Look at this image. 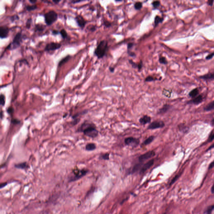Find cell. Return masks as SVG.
<instances>
[{
    "label": "cell",
    "instance_id": "cell-53",
    "mask_svg": "<svg viewBox=\"0 0 214 214\" xmlns=\"http://www.w3.org/2000/svg\"><path fill=\"white\" fill-rule=\"evenodd\" d=\"M109 70L110 72H111V73H113L114 71H115V68L113 67H109Z\"/></svg>",
    "mask_w": 214,
    "mask_h": 214
},
{
    "label": "cell",
    "instance_id": "cell-41",
    "mask_svg": "<svg viewBox=\"0 0 214 214\" xmlns=\"http://www.w3.org/2000/svg\"><path fill=\"white\" fill-rule=\"evenodd\" d=\"M127 53L128 54V55H129L130 57H135L136 55L135 52L131 51H127Z\"/></svg>",
    "mask_w": 214,
    "mask_h": 214
},
{
    "label": "cell",
    "instance_id": "cell-44",
    "mask_svg": "<svg viewBox=\"0 0 214 214\" xmlns=\"http://www.w3.org/2000/svg\"><path fill=\"white\" fill-rule=\"evenodd\" d=\"M179 175H176V176L172 179V181L171 182V183H170V185H172V184H174V183L179 178Z\"/></svg>",
    "mask_w": 214,
    "mask_h": 214
},
{
    "label": "cell",
    "instance_id": "cell-34",
    "mask_svg": "<svg viewBox=\"0 0 214 214\" xmlns=\"http://www.w3.org/2000/svg\"><path fill=\"white\" fill-rule=\"evenodd\" d=\"M109 157H110V154L108 153L103 154L102 155H101V158L102 159H104V160H109V158H110Z\"/></svg>",
    "mask_w": 214,
    "mask_h": 214
},
{
    "label": "cell",
    "instance_id": "cell-40",
    "mask_svg": "<svg viewBox=\"0 0 214 214\" xmlns=\"http://www.w3.org/2000/svg\"><path fill=\"white\" fill-rule=\"evenodd\" d=\"M134 44L133 43H129L127 44V51H130V50L133 47Z\"/></svg>",
    "mask_w": 214,
    "mask_h": 214
},
{
    "label": "cell",
    "instance_id": "cell-54",
    "mask_svg": "<svg viewBox=\"0 0 214 214\" xmlns=\"http://www.w3.org/2000/svg\"><path fill=\"white\" fill-rule=\"evenodd\" d=\"M12 122L13 123H15L16 124H18V123H20V121H18L17 119H14V120H13V121H12Z\"/></svg>",
    "mask_w": 214,
    "mask_h": 214
},
{
    "label": "cell",
    "instance_id": "cell-21",
    "mask_svg": "<svg viewBox=\"0 0 214 214\" xmlns=\"http://www.w3.org/2000/svg\"><path fill=\"white\" fill-rule=\"evenodd\" d=\"M142 163H143L139 162V163H138L137 164H135L132 168V171L131 172V174H134V173H135V172H138V170H140L141 167H142V166H143V164Z\"/></svg>",
    "mask_w": 214,
    "mask_h": 214
},
{
    "label": "cell",
    "instance_id": "cell-13",
    "mask_svg": "<svg viewBox=\"0 0 214 214\" xmlns=\"http://www.w3.org/2000/svg\"><path fill=\"white\" fill-rule=\"evenodd\" d=\"M199 78L205 80H214V71L205 75H201Z\"/></svg>",
    "mask_w": 214,
    "mask_h": 214
},
{
    "label": "cell",
    "instance_id": "cell-22",
    "mask_svg": "<svg viewBox=\"0 0 214 214\" xmlns=\"http://www.w3.org/2000/svg\"><path fill=\"white\" fill-rule=\"evenodd\" d=\"M96 146L94 143H89L85 146V150L87 151H92L95 150Z\"/></svg>",
    "mask_w": 214,
    "mask_h": 214
},
{
    "label": "cell",
    "instance_id": "cell-2",
    "mask_svg": "<svg viewBox=\"0 0 214 214\" xmlns=\"http://www.w3.org/2000/svg\"><path fill=\"white\" fill-rule=\"evenodd\" d=\"M26 36L25 34H23L21 31L18 32L15 35L12 42L6 46V50H16L21 46L23 40L26 39Z\"/></svg>",
    "mask_w": 214,
    "mask_h": 214
},
{
    "label": "cell",
    "instance_id": "cell-60",
    "mask_svg": "<svg viewBox=\"0 0 214 214\" xmlns=\"http://www.w3.org/2000/svg\"><path fill=\"white\" fill-rule=\"evenodd\" d=\"M3 112H2V110L1 111V112H0V118H1V119H2L3 118Z\"/></svg>",
    "mask_w": 214,
    "mask_h": 214
},
{
    "label": "cell",
    "instance_id": "cell-25",
    "mask_svg": "<svg viewBox=\"0 0 214 214\" xmlns=\"http://www.w3.org/2000/svg\"><path fill=\"white\" fill-rule=\"evenodd\" d=\"M25 8L27 11L29 12L33 11L37 8V6L36 4L28 5L25 6Z\"/></svg>",
    "mask_w": 214,
    "mask_h": 214
},
{
    "label": "cell",
    "instance_id": "cell-10",
    "mask_svg": "<svg viewBox=\"0 0 214 214\" xmlns=\"http://www.w3.org/2000/svg\"><path fill=\"white\" fill-rule=\"evenodd\" d=\"M164 126L165 123L162 121H155L149 125L148 127V129L154 130L157 128H162Z\"/></svg>",
    "mask_w": 214,
    "mask_h": 214
},
{
    "label": "cell",
    "instance_id": "cell-16",
    "mask_svg": "<svg viewBox=\"0 0 214 214\" xmlns=\"http://www.w3.org/2000/svg\"><path fill=\"white\" fill-rule=\"evenodd\" d=\"M71 58V56L69 55H67L65 57H63L58 62V67H60L61 66H62L63 65L65 64V63H66L67 62L69 61L70 60Z\"/></svg>",
    "mask_w": 214,
    "mask_h": 214
},
{
    "label": "cell",
    "instance_id": "cell-11",
    "mask_svg": "<svg viewBox=\"0 0 214 214\" xmlns=\"http://www.w3.org/2000/svg\"><path fill=\"white\" fill-rule=\"evenodd\" d=\"M10 29L8 26H1L0 27V38L1 39L7 38L9 35Z\"/></svg>",
    "mask_w": 214,
    "mask_h": 214
},
{
    "label": "cell",
    "instance_id": "cell-36",
    "mask_svg": "<svg viewBox=\"0 0 214 214\" xmlns=\"http://www.w3.org/2000/svg\"><path fill=\"white\" fill-rule=\"evenodd\" d=\"M18 19H19V17H18V15L17 14L13 15L10 17V21L12 22L14 21H15L18 20Z\"/></svg>",
    "mask_w": 214,
    "mask_h": 214
},
{
    "label": "cell",
    "instance_id": "cell-42",
    "mask_svg": "<svg viewBox=\"0 0 214 214\" xmlns=\"http://www.w3.org/2000/svg\"><path fill=\"white\" fill-rule=\"evenodd\" d=\"M214 57V52L212 53H211L209 54V55H207V57H206V59L207 60H210L211 59H212V58Z\"/></svg>",
    "mask_w": 214,
    "mask_h": 214
},
{
    "label": "cell",
    "instance_id": "cell-49",
    "mask_svg": "<svg viewBox=\"0 0 214 214\" xmlns=\"http://www.w3.org/2000/svg\"><path fill=\"white\" fill-rule=\"evenodd\" d=\"M7 111L8 113L11 114L12 113H13V109L12 107H10L8 109Z\"/></svg>",
    "mask_w": 214,
    "mask_h": 214
},
{
    "label": "cell",
    "instance_id": "cell-50",
    "mask_svg": "<svg viewBox=\"0 0 214 214\" xmlns=\"http://www.w3.org/2000/svg\"><path fill=\"white\" fill-rule=\"evenodd\" d=\"M19 62H24V63H25L26 64L29 65V62H28L25 59H23L21 60L20 61H19Z\"/></svg>",
    "mask_w": 214,
    "mask_h": 214
},
{
    "label": "cell",
    "instance_id": "cell-8",
    "mask_svg": "<svg viewBox=\"0 0 214 214\" xmlns=\"http://www.w3.org/2000/svg\"><path fill=\"white\" fill-rule=\"evenodd\" d=\"M74 19L77 26L81 29H83L87 23V21L84 18L82 15H77L75 17Z\"/></svg>",
    "mask_w": 214,
    "mask_h": 214
},
{
    "label": "cell",
    "instance_id": "cell-7",
    "mask_svg": "<svg viewBox=\"0 0 214 214\" xmlns=\"http://www.w3.org/2000/svg\"><path fill=\"white\" fill-rule=\"evenodd\" d=\"M124 142L126 145L133 147H136L139 144L140 140L138 138L133 137H129L125 139Z\"/></svg>",
    "mask_w": 214,
    "mask_h": 214
},
{
    "label": "cell",
    "instance_id": "cell-18",
    "mask_svg": "<svg viewBox=\"0 0 214 214\" xmlns=\"http://www.w3.org/2000/svg\"><path fill=\"white\" fill-rule=\"evenodd\" d=\"M15 167L16 168L21 169H25L29 167V165L26 162H24L22 163H18L15 165Z\"/></svg>",
    "mask_w": 214,
    "mask_h": 214
},
{
    "label": "cell",
    "instance_id": "cell-28",
    "mask_svg": "<svg viewBox=\"0 0 214 214\" xmlns=\"http://www.w3.org/2000/svg\"><path fill=\"white\" fill-rule=\"evenodd\" d=\"M0 104L2 106H4L6 104V97L3 94H0Z\"/></svg>",
    "mask_w": 214,
    "mask_h": 214
},
{
    "label": "cell",
    "instance_id": "cell-57",
    "mask_svg": "<svg viewBox=\"0 0 214 214\" xmlns=\"http://www.w3.org/2000/svg\"><path fill=\"white\" fill-rule=\"evenodd\" d=\"M211 192L212 194H214V183L213 185H212V188H211Z\"/></svg>",
    "mask_w": 214,
    "mask_h": 214
},
{
    "label": "cell",
    "instance_id": "cell-20",
    "mask_svg": "<svg viewBox=\"0 0 214 214\" xmlns=\"http://www.w3.org/2000/svg\"><path fill=\"white\" fill-rule=\"evenodd\" d=\"M164 20V18L163 17H161L159 16H156L154 18V27H155L159 24L160 23H162Z\"/></svg>",
    "mask_w": 214,
    "mask_h": 214
},
{
    "label": "cell",
    "instance_id": "cell-51",
    "mask_svg": "<svg viewBox=\"0 0 214 214\" xmlns=\"http://www.w3.org/2000/svg\"><path fill=\"white\" fill-rule=\"evenodd\" d=\"M213 167H214V161H212V162L209 165V169H211V168H212Z\"/></svg>",
    "mask_w": 214,
    "mask_h": 214
},
{
    "label": "cell",
    "instance_id": "cell-19",
    "mask_svg": "<svg viewBox=\"0 0 214 214\" xmlns=\"http://www.w3.org/2000/svg\"><path fill=\"white\" fill-rule=\"evenodd\" d=\"M170 107H171V106H170V105H164L163 106L162 108H160V109L159 110L158 113L159 114H162L164 113H166V112L170 109Z\"/></svg>",
    "mask_w": 214,
    "mask_h": 214
},
{
    "label": "cell",
    "instance_id": "cell-12",
    "mask_svg": "<svg viewBox=\"0 0 214 214\" xmlns=\"http://www.w3.org/2000/svg\"><path fill=\"white\" fill-rule=\"evenodd\" d=\"M154 163V160L151 159L148 161L147 163L145 164H144L143 165L142 167H141V169L140 170V174H142L148 170L151 167L153 166Z\"/></svg>",
    "mask_w": 214,
    "mask_h": 214
},
{
    "label": "cell",
    "instance_id": "cell-52",
    "mask_svg": "<svg viewBox=\"0 0 214 214\" xmlns=\"http://www.w3.org/2000/svg\"><path fill=\"white\" fill-rule=\"evenodd\" d=\"M82 1H83V0H72L71 1V3L72 4H75L79 3L82 2Z\"/></svg>",
    "mask_w": 214,
    "mask_h": 214
},
{
    "label": "cell",
    "instance_id": "cell-15",
    "mask_svg": "<svg viewBox=\"0 0 214 214\" xmlns=\"http://www.w3.org/2000/svg\"><path fill=\"white\" fill-rule=\"evenodd\" d=\"M151 121V117L148 115H144L139 119V122L142 125L147 124Z\"/></svg>",
    "mask_w": 214,
    "mask_h": 214
},
{
    "label": "cell",
    "instance_id": "cell-31",
    "mask_svg": "<svg viewBox=\"0 0 214 214\" xmlns=\"http://www.w3.org/2000/svg\"><path fill=\"white\" fill-rule=\"evenodd\" d=\"M214 210V205H210L207 207L206 210H205V214H211L212 212V211Z\"/></svg>",
    "mask_w": 214,
    "mask_h": 214
},
{
    "label": "cell",
    "instance_id": "cell-24",
    "mask_svg": "<svg viewBox=\"0 0 214 214\" xmlns=\"http://www.w3.org/2000/svg\"><path fill=\"white\" fill-rule=\"evenodd\" d=\"M199 92V91L197 88H194L191 91L189 94V95L191 97H195L197 95Z\"/></svg>",
    "mask_w": 214,
    "mask_h": 214
},
{
    "label": "cell",
    "instance_id": "cell-26",
    "mask_svg": "<svg viewBox=\"0 0 214 214\" xmlns=\"http://www.w3.org/2000/svg\"><path fill=\"white\" fill-rule=\"evenodd\" d=\"M154 138H155V137L153 135L150 136L148 138H147L146 140H145L144 141L143 144L144 146H147V145L149 144L153 141Z\"/></svg>",
    "mask_w": 214,
    "mask_h": 214
},
{
    "label": "cell",
    "instance_id": "cell-5",
    "mask_svg": "<svg viewBox=\"0 0 214 214\" xmlns=\"http://www.w3.org/2000/svg\"><path fill=\"white\" fill-rule=\"evenodd\" d=\"M88 172V170L84 169L80 170L78 168H76L74 169L72 171L74 176L70 178V181H75L76 180L79 179L85 175Z\"/></svg>",
    "mask_w": 214,
    "mask_h": 214
},
{
    "label": "cell",
    "instance_id": "cell-14",
    "mask_svg": "<svg viewBox=\"0 0 214 214\" xmlns=\"http://www.w3.org/2000/svg\"><path fill=\"white\" fill-rule=\"evenodd\" d=\"M46 28V26L43 24H36L34 28V31L36 32H42L44 31Z\"/></svg>",
    "mask_w": 214,
    "mask_h": 214
},
{
    "label": "cell",
    "instance_id": "cell-59",
    "mask_svg": "<svg viewBox=\"0 0 214 214\" xmlns=\"http://www.w3.org/2000/svg\"><path fill=\"white\" fill-rule=\"evenodd\" d=\"M214 144H212V145H211V147H209V148H208V150H207V151H208V150H210V149H212V148H214Z\"/></svg>",
    "mask_w": 214,
    "mask_h": 214
},
{
    "label": "cell",
    "instance_id": "cell-30",
    "mask_svg": "<svg viewBox=\"0 0 214 214\" xmlns=\"http://www.w3.org/2000/svg\"><path fill=\"white\" fill-rule=\"evenodd\" d=\"M159 79H157V78H154V77L152 76H148L145 78V82H153L154 81L156 80H159Z\"/></svg>",
    "mask_w": 214,
    "mask_h": 214
},
{
    "label": "cell",
    "instance_id": "cell-45",
    "mask_svg": "<svg viewBox=\"0 0 214 214\" xmlns=\"http://www.w3.org/2000/svg\"><path fill=\"white\" fill-rule=\"evenodd\" d=\"M51 33L54 35H59L60 34V31L57 30H53L51 31Z\"/></svg>",
    "mask_w": 214,
    "mask_h": 214
},
{
    "label": "cell",
    "instance_id": "cell-1",
    "mask_svg": "<svg viewBox=\"0 0 214 214\" xmlns=\"http://www.w3.org/2000/svg\"><path fill=\"white\" fill-rule=\"evenodd\" d=\"M77 131L83 133L84 135L92 138L96 137L98 135V131L92 123L84 122L77 129Z\"/></svg>",
    "mask_w": 214,
    "mask_h": 214
},
{
    "label": "cell",
    "instance_id": "cell-37",
    "mask_svg": "<svg viewBox=\"0 0 214 214\" xmlns=\"http://www.w3.org/2000/svg\"><path fill=\"white\" fill-rule=\"evenodd\" d=\"M162 93L165 96H166L167 97H170V95H171V92H170V91L169 90L164 89V90H163V91H162Z\"/></svg>",
    "mask_w": 214,
    "mask_h": 214
},
{
    "label": "cell",
    "instance_id": "cell-48",
    "mask_svg": "<svg viewBox=\"0 0 214 214\" xmlns=\"http://www.w3.org/2000/svg\"><path fill=\"white\" fill-rule=\"evenodd\" d=\"M214 0H208L207 2V4L209 6H212L213 4V3H214Z\"/></svg>",
    "mask_w": 214,
    "mask_h": 214
},
{
    "label": "cell",
    "instance_id": "cell-62",
    "mask_svg": "<svg viewBox=\"0 0 214 214\" xmlns=\"http://www.w3.org/2000/svg\"></svg>",
    "mask_w": 214,
    "mask_h": 214
},
{
    "label": "cell",
    "instance_id": "cell-56",
    "mask_svg": "<svg viewBox=\"0 0 214 214\" xmlns=\"http://www.w3.org/2000/svg\"><path fill=\"white\" fill-rule=\"evenodd\" d=\"M52 1H53L55 4H58L60 2L61 0H52Z\"/></svg>",
    "mask_w": 214,
    "mask_h": 214
},
{
    "label": "cell",
    "instance_id": "cell-39",
    "mask_svg": "<svg viewBox=\"0 0 214 214\" xmlns=\"http://www.w3.org/2000/svg\"><path fill=\"white\" fill-rule=\"evenodd\" d=\"M103 24L106 27H109L111 26V23L108 21L105 20L103 22Z\"/></svg>",
    "mask_w": 214,
    "mask_h": 214
},
{
    "label": "cell",
    "instance_id": "cell-6",
    "mask_svg": "<svg viewBox=\"0 0 214 214\" xmlns=\"http://www.w3.org/2000/svg\"><path fill=\"white\" fill-rule=\"evenodd\" d=\"M62 46L60 43L57 42H51L46 44L44 49V51L46 52L54 51L59 50Z\"/></svg>",
    "mask_w": 214,
    "mask_h": 214
},
{
    "label": "cell",
    "instance_id": "cell-43",
    "mask_svg": "<svg viewBox=\"0 0 214 214\" xmlns=\"http://www.w3.org/2000/svg\"><path fill=\"white\" fill-rule=\"evenodd\" d=\"M143 62L141 61L140 62L138 63V70L139 71H140L141 70H142L143 67Z\"/></svg>",
    "mask_w": 214,
    "mask_h": 214
},
{
    "label": "cell",
    "instance_id": "cell-46",
    "mask_svg": "<svg viewBox=\"0 0 214 214\" xmlns=\"http://www.w3.org/2000/svg\"><path fill=\"white\" fill-rule=\"evenodd\" d=\"M214 139V133H212L209 136L208 140V142H210L213 141Z\"/></svg>",
    "mask_w": 214,
    "mask_h": 214
},
{
    "label": "cell",
    "instance_id": "cell-35",
    "mask_svg": "<svg viewBox=\"0 0 214 214\" xmlns=\"http://www.w3.org/2000/svg\"><path fill=\"white\" fill-rule=\"evenodd\" d=\"M151 4H152V6L154 8H157L159 7V6H160L161 2L159 1H158V0L154 1L152 2Z\"/></svg>",
    "mask_w": 214,
    "mask_h": 214
},
{
    "label": "cell",
    "instance_id": "cell-55",
    "mask_svg": "<svg viewBox=\"0 0 214 214\" xmlns=\"http://www.w3.org/2000/svg\"><path fill=\"white\" fill-rule=\"evenodd\" d=\"M29 2L32 4H35L37 2V0H29Z\"/></svg>",
    "mask_w": 214,
    "mask_h": 214
},
{
    "label": "cell",
    "instance_id": "cell-47",
    "mask_svg": "<svg viewBox=\"0 0 214 214\" xmlns=\"http://www.w3.org/2000/svg\"><path fill=\"white\" fill-rule=\"evenodd\" d=\"M96 29H97V26H92L91 27H90L89 30H90V31H91V32H94V31H96Z\"/></svg>",
    "mask_w": 214,
    "mask_h": 214
},
{
    "label": "cell",
    "instance_id": "cell-61",
    "mask_svg": "<svg viewBox=\"0 0 214 214\" xmlns=\"http://www.w3.org/2000/svg\"><path fill=\"white\" fill-rule=\"evenodd\" d=\"M212 123V126H213V125H214V119H213V120H212V123Z\"/></svg>",
    "mask_w": 214,
    "mask_h": 214
},
{
    "label": "cell",
    "instance_id": "cell-32",
    "mask_svg": "<svg viewBox=\"0 0 214 214\" xmlns=\"http://www.w3.org/2000/svg\"><path fill=\"white\" fill-rule=\"evenodd\" d=\"M159 63L161 64H168V61L167 60L166 58L164 57L161 56L159 57Z\"/></svg>",
    "mask_w": 214,
    "mask_h": 214
},
{
    "label": "cell",
    "instance_id": "cell-23",
    "mask_svg": "<svg viewBox=\"0 0 214 214\" xmlns=\"http://www.w3.org/2000/svg\"><path fill=\"white\" fill-rule=\"evenodd\" d=\"M204 110L207 111H209L214 110V101H213L210 103H209L204 108Z\"/></svg>",
    "mask_w": 214,
    "mask_h": 214
},
{
    "label": "cell",
    "instance_id": "cell-33",
    "mask_svg": "<svg viewBox=\"0 0 214 214\" xmlns=\"http://www.w3.org/2000/svg\"><path fill=\"white\" fill-rule=\"evenodd\" d=\"M32 22V20L31 18H29L28 19L26 24V27L27 29H29L30 28H31Z\"/></svg>",
    "mask_w": 214,
    "mask_h": 214
},
{
    "label": "cell",
    "instance_id": "cell-29",
    "mask_svg": "<svg viewBox=\"0 0 214 214\" xmlns=\"http://www.w3.org/2000/svg\"><path fill=\"white\" fill-rule=\"evenodd\" d=\"M134 7L135 10H140L143 7V3L141 2H136L134 5Z\"/></svg>",
    "mask_w": 214,
    "mask_h": 214
},
{
    "label": "cell",
    "instance_id": "cell-27",
    "mask_svg": "<svg viewBox=\"0 0 214 214\" xmlns=\"http://www.w3.org/2000/svg\"><path fill=\"white\" fill-rule=\"evenodd\" d=\"M59 31H60V34L63 39H65L68 38V34L64 29H62Z\"/></svg>",
    "mask_w": 214,
    "mask_h": 214
},
{
    "label": "cell",
    "instance_id": "cell-58",
    "mask_svg": "<svg viewBox=\"0 0 214 214\" xmlns=\"http://www.w3.org/2000/svg\"><path fill=\"white\" fill-rule=\"evenodd\" d=\"M6 185H7V183H2V184H1V185H0V187L3 188L4 187H5Z\"/></svg>",
    "mask_w": 214,
    "mask_h": 214
},
{
    "label": "cell",
    "instance_id": "cell-38",
    "mask_svg": "<svg viewBox=\"0 0 214 214\" xmlns=\"http://www.w3.org/2000/svg\"><path fill=\"white\" fill-rule=\"evenodd\" d=\"M128 61L130 64L132 65V67L134 68H138V64H136L135 62H134V61L131 59H129Z\"/></svg>",
    "mask_w": 214,
    "mask_h": 214
},
{
    "label": "cell",
    "instance_id": "cell-3",
    "mask_svg": "<svg viewBox=\"0 0 214 214\" xmlns=\"http://www.w3.org/2000/svg\"><path fill=\"white\" fill-rule=\"evenodd\" d=\"M108 48V42L105 40L101 41L95 50L94 54L98 59H102L105 55Z\"/></svg>",
    "mask_w": 214,
    "mask_h": 214
},
{
    "label": "cell",
    "instance_id": "cell-4",
    "mask_svg": "<svg viewBox=\"0 0 214 214\" xmlns=\"http://www.w3.org/2000/svg\"><path fill=\"white\" fill-rule=\"evenodd\" d=\"M44 22L47 26H51L57 21L58 18L57 13L54 10H50L43 15Z\"/></svg>",
    "mask_w": 214,
    "mask_h": 214
},
{
    "label": "cell",
    "instance_id": "cell-17",
    "mask_svg": "<svg viewBox=\"0 0 214 214\" xmlns=\"http://www.w3.org/2000/svg\"><path fill=\"white\" fill-rule=\"evenodd\" d=\"M203 101V97L201 95H199L197 97H195L193 99L192 101L190 102V103H192L195 105H198L201 103Z\"/></svg>",
    "mask_w": 214,
    "mask_h": 214
},
{
    "label": "cell",
    "instance_id": "cell-9",
    "mask_svg": "<svg viewBox=\"0 0 214 214\" xmlns=\"http://www.w3.org/2000/svg\"><path fill=\"white\" fill-rule=\"evenodd\" d=\"M155 155V153L153 151H150L140 155L138 158V160L141 163H143L147 160L153 157Z\"/></svg>",
    "mask_w": 214,
    "mask_h": 214
}]
</instances>
